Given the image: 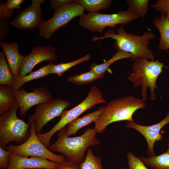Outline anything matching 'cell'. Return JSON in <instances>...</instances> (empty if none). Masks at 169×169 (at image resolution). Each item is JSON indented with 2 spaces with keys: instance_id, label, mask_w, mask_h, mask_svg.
<instances>
[{
  "instance_id": "obj_19",
  "label": "cell",
  "mask_w": 169,
  "mask_h": 169,
  "mask_svg": "<svg viewBox=\"0 0 169 169\" xmlns=\"http://www.w3.org/2000/svg\"><path fill=\"white\" fill-rule=\"evenodd\" d=\"M167 141L168 149L166 152L151 157L141 156L140 159L151 169H169V135Z\"/></svg>"
},
{
  "instance_id": "obj_7",
  "label": "cell",
  "mask_w": 169,
  "mask_h": 169,
  "mask_svg": "<svg viewBox=\"0 0 169 169\" xmlns=\"http://www.w3.org/2000/svg\"><path fill=\"white\" fill-rule=\"evenodd\" d=\"M139 16L130 8L115 14H107L98 12H89L79 16L78 24L81 27L93 32L102 33L107 27L114 28L117 24H128Z\"/></svg>"
},
{
  "instance_id": "obj_27",
  "label": "cell",
  "mask_w": 169,
  "mask_h": 169,
  "mask_svg": "<svg viewBox=\"0 0 169 169\" xmlns=\"http://www.w3.org/2000/svg\"><path fill=\"white\" fill-rule=\"evenodd\" d=\"M102 158L95 156L92 150L89 148L84 161L80 164V169H104Z\"/></svg>"
},
{
  "instance_id": "obj_26",
  "label": "cell",
  "mask_w": 169,
  "mask_h": 169,
  "mask_svg": "<svg viewBox=\"0 0 169 169\" xmlns=\"http://www.w3.org/2000/svg\"><path fill=\"white\" fill-rule=\"evenodd\" d=\"M104 75L97 74L89 71L69 76L68 78L67 81L77 85H82L90 83L98 79L103 78Z\"/></svg>"
},
{
  "instance_id": "obj_16",
  "label": "cell",
  "mask_w": 169,
  "mask_h": 169,
  "mask_svg": "<svg viewBox=\"0 0 169 169\" xmlns=\"http://www.w3.org/2000/svg\"><path fill=\"white\" fill-rule=\"evenodd\" d=\"M0 46L4 54L11 72L14 78L19 75V70L24 56L21 55L18 50L17 42L11 43L0 42Z\"/></svg>"
},
{
  "instance_id": "obj_3",
  "label": "cell",
  "mask_w": 169,
  "mask_h": 169,
  "mask_svg": "<svg viewBox=\"0 0 169 169\" xmlns=\"http://www.w3.org/2000/svg\"><path fill=\"white\" fill-rule=\"evenodd\" d=\"M146 107L141 99L130 96L113 100L105 106L102 113L95 123L97 133L104 132L108 125L123 120L133 121V115L138 110Z\"/></svg>"
},
{
  "instance_id": "obj_21",
  "label": "cell",
  "mask_w": 169,
  "mask_h": 169,
  "mask_svg": "<svg viewBox=\"0 0 169 169\" xmlns=\"http://www.w3.org/2000/svg\"><path fill=\"white\" fill-rule=\"evenodd\" d=\"M50 65L49 63L47 65L41 67L35 71L30 73L23 76H18L14 78L13 85L12 87L14 90H18L25 83L30 81L44 77L49 74V69Z\"/></svg>"
},
{
  "instance_id": "obj_11",
  "label": "cell",
  "mask_w": 169,
  "mask_h": 169,
  "mask_svg": "<svg viewBox=\"0 0 169 169\" xmlns=\"http://www.w3.org/2000/svg\"><path fill=\"white\" fill-rule=\"evenodd\" d=\"M13 92L20 108V115L22 117H25L27 111L33 106L54 100L51 93L44 86L34 88L31 92L20 89L13 90Z\"/></svg>"
},
{
  "instance_id": "obj_32",
  "label": "cell",
  "mask_w": 169,
  "mask_h": 169,
  "mask_svg": "<svg viewBox=\"0 0 169 169\" xmlns=\"http://www.w3.org/2000/svg\"><path fill=\"white\" fill-rule=\"evenodd\" d=\"M10 22L8 19H0V41L2 42L8 34L10 31Z\"/></svg>"
},
{
  "instance_id": "obj_33",
  "label": "cell",
  "mask_w": 169,
  "mask_h": 169,
  "mask_svg": "<svg viewBox=\"0 0 169 169\" xmlns=\"http://www.w3.org/2000/svg\"><path fill=\"white\" fill-rule=\"evenodd\" d=\"M11 152L6 151L0 146V168L7 169L9 163V156Z\"/></svg>"
},
{
  "instance_id": "obj_23",
  "label": "cell",
  "mask_w": 169,
  "mask_h": 169,
  "mask_svg": "<svg viewBox=\"0 0 169 169\" xmlns=\"http://www.w3.org/2000/svg\"><path fill=\"white\" fill-rule=\"evenodd\" d=\"M91 56L89 54L77 60L67 63H61L58 64L50 63L49 69V74H56L59 76L67 71L74 66L90 59Z\"/></svg>"
},
{
  "instance_id": "obj_37",
  "label": "cell",
  "mask_w": 169,
  "mask_h": 169,
  "mask_svg": "<svg viewBox=\"0 0 169 169\" xmlns=\"http://www.w3.org/2000/svg\"><path fill=\"white\" fill-rule=\"evenodd\" d=\"M47 169L45 168H33V169Z\"/></svg>"
},
{
  "instance_id": "obj_12",
  "label": "cell",
  "mask_w": 169,
  "mask_h": 169,
  "mask_svg": "<svg viewBox=\"0 0 169 169\" xmlns=\"http://www.w3.org/2000/svg\"><path fill=\"white\" fill-rule=\"evenodd\" d=\"M56 49L51 45L35 46L31 53L24 56L21 66L18 75L23 76L32 71L34 67L39 63L48 60L50 63L56 60Z\"/></svg>"
},
{
  "instance_id": "obj_13",
  "label": "cell",
  "mask_w": 169,
  "mask_h": 169,
  "mask_svg": "<svg viewBox=\"0 0 169 169\" xmlns=\"http://www.w3.org/2000/svg\"><path fill=\"white\" fill-rule=\"evenodd\" d=\"M45 1L32 0L29 6L21 12L10 22L11 26L23 30H32L38 27L42 20L41 5Z\"/></svg>"
},
{
  "instance_id": "obj_25",
  "label": "cell",
  "mask_w": 169,
  "mask_h": 169,
  "mask_svg": "<svg viewBox=\"0 0 169 169\" xmlns=\"http://www.w3.org/2000/svg\"><path fill=\"white\" fill-rule=\"evenodd\" d=\"M14 77L12 75L6 60L4 53H0V85H6L12 87Z\"/></svg>"
},
{
  "instance_id": "obj_20",
  "label": "cell",
  "mask_w": 169,
  "mask_h": 169,
  "mask_svg": "<svg viewBox=\"0 0 169 169\" xmlns=\"http://www.w3.org/2000/svg\"><path fill=\"white\" fill-rule=\"evenodd\" d=\"M18 103L11 86L0 85V115L8 110Z\"/></svg>"
},
{
  "instance_id": "obj_30",
  "label": "cell",
  "mask_w": 169,
  "mask_h": 169,
  "mask_svg": "<svg viewBox=\"0 0 169 169\" xmlns=\"http://www.w3.org/2000/svg\"><path fill=\"white\" fill-rule=\"evenodd\" d=\"M126 157L129 169H148L139 157L132 152H128Z\"/></svg>"
},
{
  "instance_id": "obj_9",
  "label": "cell",
  "mask_w": 169,
  "mask_h": 169,
  "mask_svg": "<svg viewBox=\"0 0 169 169\" xmlns=\"http://www.w3.org/2000/svg\"><path fill=\"white\" fill-rule=\"evenodd\" d=\"M85 9L75 0L54 11V14L49 19L42 20L38 26L40 37L49 39L58 30L70 22L74 18L84 13Z\"/></svg>"
},
{
  "instance_id": "obj_1",
  "label": "cell",
  "mask_w": 169,
  "mask_h": 169,
  "mask_svg": "<svg viewBox=\"0 0 169 169\" xmlns=\"http://www.w3.org/2000/svg\"><path fill=\"white\" fill-rule=\"evenodd\" d=\"M66 129L65 126L58 131V139L48 148L51 151L62 153L67 161L80 165L85 159L87 148L100 144L95 136L97 132L94 128H88L80 136L69 137L66 134Z\"/></svg>"
},
{
  "instance_id": "obj_24",
  "label": "cell",
  "mask_w": 169,
  "mask_h": 169,
  "mask_svg": "<svg viewBox=\"0 0 169 169\" xmlns=\"http://www.w3.org/2000/svg\"><path fill=\"white\" fill-rule=\"evenodd\" d=\"M75 2L89 12L105 9L111 5L112 0H76Z\"/></svg>"
},
{
  "instance_id": "obj_35",
  "label": "cell",
  "mask_w": 169,
  "mask_h": 169,
  "mask_svg": "<svg viewBox=\"0 0 169 169\" xmlns=\"http://www.w3.org/2000/svg\"><path fill=\"white\" fill-rule=\"evenodd\" d=\"M55 169H80V167L79 164L67 160L59 164Z\"/></svg>"
},
{
  "instance_id": "obj_22",
  "label": "cell",
  "mask_w": 169,
  "mask_h": 169,
  "mask_svg": "<svg viewBox=\"0 0 169 169\" xmlns=\"http://www.w3.org/2000/svg\"><path fill=\"white\" fill-rule=\"evenodd\" d=\"M118 51L111 58L106 62L101 64H91L90 67V71L99 74H105L109 67L115 62L123 59L132 58V55L120 49H117Z\"/></svg>"
},
{
  "instance_id": "obj_17",
  "label": "cell",
  "mask_w": 169,
  "mask_h": 169,
  "mask_svg": "<svg viewBox=\"0 0 169 169\" xmlns=\"http://www.w3.org/2000/svg\"><path fill=\"white\" fill-rule=\"evenodd\" d=\"M105 106L96 110L88 113L82 117L78 118L66 125V134L68 136L74 135L80 129L92 122L95 123L102 113Z\"/></svg>"
},
{
  "instance_id": "obj_34",
  "label": "cell",
  "mask_w": 169,
  "mask_h": 169,
  "mask_svg": "<svg viewBox=\"0 0 169 169\" xmlns=\"http://www.w3.org/2000/svg\"><path fill=\"white\" fill-rule=\"evenodd\" d=\"M50 7L55 11L67 4L73 2L72 0H50Z\"/></svg>"
},
{
  "instance_id": "obj_2",
  "label": "cell",
  "mask_w": 169,
  "mask_h": 169,
  "mask_svg": "<svg viewBox=\"0 0 169 169\" xmlns=\"http://www.w3.org/2000/svg\"><path fill=\"white\" fill-rule=\"evenodd\" d=\"M116 31L117 33L113 30L109 29L103 36H94L91 40L96 41L110 38L115 40L114 44L115 48L117 50L119 49L131 53L133 56L132 60H134L140 57L154 60V56L152 52L148 48L150 40L156 37L153 33L146 31L141 36L128 33L125 31L122 25H120Z\"/></svg>"
},
{
  "instance_id": "obj_28",
  "label": "cell",
  "mask_w": 169,
  "mask_h": 169,
  "mask_svg": "<svg viewBox=\"0 0 169 169\" xmlns=\"http://www.w3.org/2000/svg\"><path fill=\"white\" fill-rule=\"evenodd\" d=\"M23 1V0H8L6 3H1L0 18L8 19L10 18L13 13V10L20 8V5Z\"/></svg>"
},
{
  "instance_id": "obj_5",
  "label": "cell",
  "mask_w": 169,
  "mask_h": 169,
  "mask_svg": "<svg viewBox=\"0 0 169 169\" xmlns=\"http://www.w3.org/2000/svg\"><path fill=\"white\" fill-rule=\"evenodd\" d=\"M107 103L103 97L102 92L97 86L93 85L91 87L86 98L82 102L70 110H64L60 115L59 121L50 130L44 133L37 134V136L41 142L48 148L50 145L51 138L56 132L95 105Z\"/></svg>"
},
{
  "instance_id": "obj_14",
  "label": "cell",
  "mask_w": 169,
  "mask_h": 169,
  "mask_svg": "<svg viewBox=\"0 0 169 169\" xmlns=\"http://www.w3.org/2000/svg\"><path fill=\"white\" fill-rule=\"evenodd\" d=\"M169 123V111L166 116L158 123L151 125H141L133 121H127L125 127L135 129L140 133L145 139L147 144L146 153L149 157L155 156L154 145L156 141H161L163 135L160 133L161 129Z\"/></svg>"
},
{
  "instance_id": "obj_10",
  "label": "cell",
  "mask_w": 169,
  "mask_h": 169,
  "mask_svg": "<svg viewBox=\"0 0 169 169\" xmlns=\"http://www.w3.org/2000/svg\"><path fill=\"white\" fill-rule=\"evenodd\" d=\"M71 105L69 101L61 99L38 104L36 105L34 113L28 116V123L34 122L36 134L39 133L49 122L60 116L65 109Z\"/></svg>"
},
{
  "instance_id": "obj_18",
  "label": "cell",
  "mask_w": 169,
  "mask_h": 169,
  "mask_svg": "<svg viewBox=\"0 0 169 169\" xmlns=\"http://www.w3.org/2000/svg\"><path fill=\"white\" fill-rule=\"evenodd\" d=\"M153 22L160 34L159 49L166 51L169 49V19L161 14L159 17H156Z\"/></svg>"
},
{
  "instance_id": "obj_6",
  "label": "cell",
  "mask_w": 169,
  "mask_h": 169,
  "mask_svg": "<svg viewBox=\"0 0 169 169\" xmlns=\"http://www.w3.org/2000/svg\"><path fill=\"white\" fill-rule=\"evenodd\" d=\"M18 102L10 109L0 115V146L5 149L7 144L14 141L19 145L30 135V124L19 119L17 115Z\"/></svg>"
},
{
  "instance_id": "obj_29",
  "label": "cell",
  "mask_w": 169,
  "mask_h": 169,
  "mask_svg": "<svg viewBox=\"0 0 169 169\" xmlns=\"http://www.w3.org/2000/svg\"><path fill=\"white\" fill-rule=\"evenodd\" d=\"M148 0H127L126 4L138 16L142 19L148 9Z\"/></svg>"
},
{
  "instance_id": "obj_4",
  "label": "cell",
  "mask_w": 169,
  "mask_h": 169,
  "mask_svg": "<svg viewBox=\"0 0 169 169\" xmlns=\"http://www.w3.org/2000/svg\"><path fill=\"white\" fill-rule=\"evenodd\" d=\"M132 64V72L128 76V80L133 84L135 88H141V99L144 101L146 100L147 91L150 89L151 100L156 99V80L162 72L164 66L163 63L159 60L149 61L143 57L136 59Z\"/></svg>"
},
{
  "instance_id": "obj_31",
  "label": "cell",
  "mask_w": 169,
  "mask_h": 169,
  "mask_svg": "<svg viewBox=\"0 0 169 169\" xmlns=\"http://www.w3.org/2000/svg\"><path fill=\"white\" fill-rule=\"evenodd\" d=\"M151 7L169 19V0H158Z\"/></svg>"
},
{
  "instance_id": "obj_15",
  "label": "cell",
  "mask_w": 169,
  "mask_h": 169,
  "mask_svg": "<svg viewBox=\"0 0 169 169\" xmlns=\"http://www.w3.org/2000/svg\"><path fill=\"white\" fill-rule=\"evenodd\" d=\"M58 164L44 158L35 156H22L11 152L6 169H55Z\"/></svg>"
},
{
  "instance_id": "obj_8",
  "label": "cell",
  "mask_w": 169,
  "mask_h": 169,
  "mask_svg": "<svg viewBox=\"0 0 169 169\" xmlns=\"http://www.w3.org/2000/svg\"><path fill=\"white\" fill-rule=\"evenodd\" d=\"M29 131L30 136L25 141L19 145L11 144L7 146V150L22 156L42 157L59 164L67 161L63 155L54 154L41 142L36 132L34 122L30 124Z\"/></svg>"
},
{
  "instance_id": "obj_36",
  "label": "cell",
  "mask_w": 169,
  "mask_h": 169,
  "mask_svg": "<svg viewBox=\"0 0 169 169\" xmlns=\"http://www.w3.org/2000/svg\"><path fill=\"white\" fill-rule=\"evenodd\" d=\"M119 169H129L128 168H119Z\"/></svg>"
}]
</instances>
